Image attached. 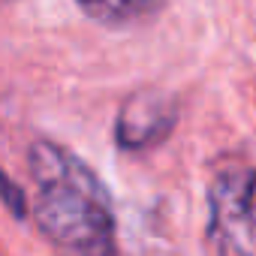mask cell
Masks as SVG:
<instances>
[{
    "mask_svg": "<svg viewBox=\"0 0 256 256\" xmlns=\"http://www.w3.org/2000/svg\"><path fill=\"white\" fill-rule=\"evenodd\" d=\"M175 124H178L175 96L145 88L120 106L118 120H114V142L124 151L139 154V151H148V148L160 145L163 139H169Z\"/></svg>",
    "mask_w": 256,
    "mask_h": 256,
    "instance_id": "3957f363",
    "label": "cell"
},
{
    "mask_svg": "<svg viewBox=\"0 0 256 256\" xmlns=\"http://www.w3.org/2000/svg\"><path fill=\"white\" fill-rule=\"evenodd\" d=\"M78 10L108 28H120V24H136L142 18H151L154 12L163 10L166 0H76Z\"/></svg>",
    "mask_w": 256,
    "mask_h": 256,
    "instance_id": "277c9868",
    "label": "cell"
},
{
    "mask_svg": "<svg viewBox=\"0 0 256 256\" xmlns=\"http://www.w3.org/2000/svg\"><path fill=\"white\" fill-rule=\"evenodd\" d=\"M256 172L244 163L223 166L208 184V244L220 253L253 247L256 226Z\"/></svg>",
    "mask_w": 256,
    "mask_h": 256,
    "instance_id": "7a4b0ae2",
    "label": "cell"
},
{
    "mask_svg": "<svg viewBox=\"0 0 256 256\" xmlns=\"http://www.w3.org/2000/svg\"><path fill=\"white\" fill-rule=\"evenodd\" d=\"M0 193H4V205L10 208V214L16 220H24L28 217V199H24V187L16 184L12 175H4V187H0Z\"/></svg>",
    "mask_w": 256,
    "mask_h": 256,
    "instance_id": "5b68a950",
    "label": "cell"
},
{
    "mask_svg": "<svg viewBox=\"0 0 256 256\" xmlns=\"http://www.w3.org/2000/svg\"><path fill=\"white\" fill-rule=\"evenodd\" d=\"M28 166L40 187L34 208L40 232L60 250L112 253V199L88 163L48 139H34L28 148Z\"/></svg>",
    "mask_w": 256,
    "mask_h": 256,
    "instance_id": "6da1fadb",
    "label": "cell"
}]
</instances>
